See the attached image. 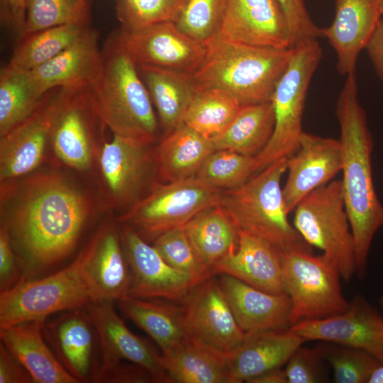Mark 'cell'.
<instances>
[{
  "label": "cell",
  "instance_id": "6",
  "mask_svg": "<svg viewBox=\"0 0 383 383\" xmlns=\"http://www.w3.org/2000/svg\"><path fill=\"white\" fill-rule=\"evenodd\" d=\"M287 158H282L255 173L242 185L221 193L219 204L238 231L255 235L280 252H312L288 219L281 179Z\"/></svg>",
  "mask_w": 383,
  "mask_h": 383
},
{
  "label": "cell",
  "instance_id": "50",
  "mask_svg": "<svg viewBox=\"0 0 383 383\" xmlns=\"http://www.w3.org/2000/svg\"><path fill=\"white\" fill-rule=\"evenodd\" d=\"M250 383H288L284 370L282 367L266 372L252 379Z\"/></svg>",
  "mask_w": 383,
  "mask_h": 383
},
{
  "label": "cell",
  "instance_id": "11",
  "mask_svg": "<svg viewBox=\"0 0 383 383\" xmlns=\"http://www.w3.org/2000/svg\"><path fill=\"white\" fill-rule=\"evenodd\" d=\"M113 302L99 299L85 306L97 332L100 348L99 364L93 382L125 364L143 367L155 382H169L162 355L128 329L116 313Z\"/></svg>",
  "mask_w": 383,
  "mask_h": 383
},
{
  "label": "cell",
  "instance_id": "20",
  "mask_svg": "<svg viewBox=\"0 0 383 383\" xmlns=\"http://www.w3.org/2000/svg\"><path fill=\"white\" fill-rule=\"evenodd\" d=\"M59 89L48 91L26 120L1 137V182L14 180L26 175L40 164L47 141L50 139Z\"/></svg>",
  "mask_w": 383,
  "mask_h": 383
},
{
  "label": "cell",
  "instance_id": "31",
  "mask_svg": "<svg viewBox=\"0 0 383 383\" xmlns=\"http://www.w3.org/2000/svg\"><path fill=\"white\" fill-rule=\"evenodd\" d=\"M274 123L271 101L242 105L227 127L210 139L215 150H230L255 157L270 140Z\"/></svg>",
  "mask_w": 383,
  "mask_h": 383
},
{
  "label": "cell",
  "instance_id": "1",
  "mask_svg": "<svg viewBox=\"0 0 383 383\" xmlns=\"http://www.w3.org/2000/svg\"><path fill=\"white\" fill-rule=\"evenodd\" d=\"M7 185L1 190V226L16 252L21 280L43 277L78 245L88 223V200L55 174Z\"/></svg>",
  "mask_w": 383,
  "mask_h": 383
},
{
  "label": "cell",
  "instance_id": "7",
  "mask_svg": "<svg viewBox=\"0 0 383 383\" xmlns=\"http://www.w3.org/2000/svg\"><path fill=\"white\" fill-rule=\"evenodd\" d=\"M322 57L317 39L305 40L292 47L289 65L271 99L274 131L267 145L255 157V173L279 159L289 157L297 150L304 132L302 118L309 87Z\"/></svg>",
  "mask_w": 383,
  "mask_h": 383
},
{
  "label": "cell",
  "instance_id": "16",
  "mask_svg": "<svg viewBox=\"0 0 383 383\" xmlns=\"http://www.w3.org/2000/svg\"><path fill=\"white\" fill-rule=\"evenodd\" d=\"M121 236L131 271L129 296L183 302L196 287L189 275L170 266L134 228L125 227Z\"/></svg>",
  "mask_w": 383,
  "mask_h": 383
},
{
  "label": "cell",
  "instance_id": "51",
  "mask_svg": "<svg viewBox=\"0 0 383 383\" xmlns=\"http://www.w3.org/2000/svg\"><path fill=\"white\" fill-rule=\"evenodd\" d=\"M369 383H383V362L374 371Z\"/></svg>",
  "mask_w": 383,
  "mask_h": 383
},
{
  "label": "cell",
  "instance_id": "43",
  "mask_svg": "<svg viewBox=\"0 0 383 383\" xmlns=\"http://www.w3.org/2000/svg\"><path fill=\"white\" fill-rule=\"evenodd\" d=\"M228 0H189L175 22L183 33L207 42L219 30Z\"/></svg>",
  "mask_w": 383,
  "mask_h": 383
},
{
  "label": "cell",
  "instance_id": "2",
  "mask_svg": "<svg viewBox=\"0 0 383 383\" xmlns=\"http://www.w3.org/2000/svg\"><path fill=\"white\" fill-rule=\"evenodd\" d=\"M335 116L340 131L343 192L355 242L356 274L362 276L373 237L383 225V206L373 183V143L365 111L358 99L355 74L346 76Z\"/></svg>",
  "mask_w": 383,
  "mask_h": 383
},
{
  "label": "cell",
  "instance_id": "28",
  "mask_svg": "<svg viewBox=\"0 0 383 383\" xmlns=\"http://www.w3.org/2000/svg\"><path fill=\"white\" fill-rule=\"evenodd\" d=\"M166 133L183 123L184 116L199 89L193 74L149 65H138Z\"/></svg>",
  "mask_w": 383,
  "mask_h": 383
},
{
  "label": "cell",
  "instance_id": "37",
  "mask_svg": "<svg viewBox=\"0 0 383 383\" xmlns=\"http://www.w3.org/2000/svg\"><path fill=\"white\" fill-rule=\"evenodd\" d=\"M242 104L220 89L199 88L183 119V123L211 138L222 132Z\"/></svg>",
  "mask_w": 383,
  "mask_h": 383
},
{
  "label": "cell",
  "instance_id": "47",
  "mask_svg": "<svg viewBox=\"0 0 383 383\" xmlns=\"http://www.w3.org/2000/svg\"><path fill=\"white\" fill-rule=\"evenodd\" d=\"M0 383H34L28 370L1 342Z\"/></svg>",
  "mask_w": 383,
  "mask_h": 383
},
{
  "label": "cell",
  "instance_id": "48",
  "mask_svg": "<svg viewBox=\"0 0 383 383\" xmlns=\"http://www.w3.org/2000/svg\"><path fill=\"white\" fill-rule=\"evenodd\" d=\"M27 0H1L3 19L9 23L21 37L23 35L26 18Z\"/></svg>",
  "mask_w": 383,
  "mask_h": 383
},
{
  "label": "cell",
  "instance_id": "30",
  "mask_svg": "<svg viewBox=\"0 0 383 383\" xmlns=\"http://www.w3.org/2000/svg\"><path fill=\"white\" fill-rule=\"evenodd\" d=\"M162 355L169 382L231 383L227 355L192 338Z\"/></svg>",
  "mask_w": 383,
  "mask_h": 383
},
{
  "label": "cell",
  "instance_id": "33",
  "mask_svg": "<svg viewBox=\"0 0 383 383\" xmlns=\"http://www.w3.org/2000/svg\"><path fill=\"white\" fill-rule=\"evenodd\" d=\"M214 150L210 138L182 123L166 133L159 145L160 174L168 182L194 177Z\"/></svg>",
  "mask_w": 383,
  "mask_h": 383
},
{
  "label": "cell",
  "instance_id": "40",
  "mask_svg": "<svg viewBox=\"0 0 383 383\" xmlns=\"http://www.w3.org/2000/svg\"><path fill=\"white\" fill-rule=\"evenodd\" d=\"M152 245L170 266L189 275L196 286L215 275L196 254L184 226L161 233L154 239Z\"/></svg>",
  "mask_w": 383,
  "mask_h": 383
},
{
  "label": "cell",
  "instance_id": "39",
  "mask_svg": "<svg viewBox=\"0 0 383 383\" xmlns=\"http://www.w3.org/2000/svg\"><path fill=\"white\" fill-rule=\"evenodd\" d=\"M255 173V157L216 150L204 160L195 177L213 188L227 190L242 185Z\"/></svg>",
  "mask_w": 383,
  "mask_h": 383
},
{
  "label": "cell",
  "instance_id": "23",
  "mask_svg": "<svg viewBox=\"0 0 383 383\" xmlns=\"http://www.w3.org/2000/svg\"><path fill=\"white\" fill-rule=\"evenodd\" d=\"M214 274H226L260 290L285 293L279 251L266 240L239 231L237 248L213 267Z\"/></svg>",
  "mask_w": 383,
  "mask_h": 383
},
{
  "label": "cell",
  "instance_id": "42",
  "mask_svg": "<svg viewBox=\"0 0 383 383\" xmlns=\"http://www.w3.org/2000/svg\"><path fill=\"white\" fill-rule=\"evenodd\" d=\"M189 0H117L116 15L123 29L176 22Z\"/></svg>",
  "mask_w": 383,
  "mask_h": 383
},
{
  "label": "cell",
  "instance_id": "13",
  "mask_svg": "<svg viewBox=\"0 0 383 383\" xmlns=\"http://www.w3.org/2000/svg\"><path fill=\"white\" fill-rule=\"evenodd\" d=\"M100 125L104 123L94 108L89 87L59 89L50 140L62 162L75 170L88 169L94 135Z\"/></svg>",
  "mask_w": 383,
  "mask_h": 383
},
{
  "label": "cell",
  "instance_id": "21",
  "mask_svg": "<svg viewBox=\"0 0 383 383\" xmlns=\"http://www.w3.org/2000/svg\"><path fill=\"white\" fill-rule=\"evenodd\" d=\"M379 0H335L331 24L321 28L337 57V70L348 76L355 74L358 57L365 49L382 16Z\"/></svg>",
  "mask_w": 383,
  "mask_h": 383
},
{
  "label": "cell",
  "instance_id": "27",
  "mask_svg": "<svg viewBox=\"0 0 383 383\" xmlns=\"http://www.w3.org/2000/svg\"><path fill=\"white\" fill-rule=\"evenodd\" d=\"M149 145L118 135L104 143L99 155L100 170L116 200L131 199L145 180L151 167Z\"/></svg>",
  "mask_w": 383,
  "mask_h": 383
},
{
  "label": "cell",
  "instance_id": "44",
  "mask_svg": "<svg viewBox=\"0 0 383 383\" xmlns=\"http://www.w3.org/2000/svg\"><path fill=\"white\" fill-rule=\"evenodd\" d=\"M323 361L325 360L316 347L311 349L301 345L289 357L284 369L288 383L323 382Z\"/></svg>",
  "mask_w": 383,
  "mask_h": 383
},
{
  "label": "cell",
  "instance_id": "22",
  "mask_svg": "<svg viewBox=\"0 0 383 383\" xmlns=\"http://www.w3.org/2000/svg\"><path fill=\"white\" fill-rule=\"evenodd\" d=\"M219 274L222 291L245 333L286 330L292 326V304L286 293L267 292L232 276Z\"/></svg>",
  "mask_w": 383,
  "mask_h": 383
},
{
  "label": "cell",
  "instance_id": "26",
  "mask_svg": "<svg viewBox=\"0 0 383 383\" xmlns=\"http://www.w3.org/2000/svg\"><path fill=\"white\" fill-rule=\"evenodd\" d=\"M46 319L0 327L1 343L23 365L34 383H79L60 363L43 333Z\"/></svg>",
  "mask_w": 383,
  "mask_h": 383
},
{
  "label": "cell",
  "instance_id": "53",
  "mask_svg": "<svg viewBox=\"0 0 383 383\" xmlns=\"http://www.w3.org/2000/svg\"><path fill=\"white\" fill-rule=\"evenodd\" d=\"M380 304H381V306H382V309H383V296H382V297L381 298Z\"/></svg>",
  "mask_w": 383,
  "mask_h": 383
},
{
  "label": "cell",
  "instance_id": "49",
  "mask_svg": "<svg viewBox=\"0 0 383 383\" xmlns=\"http://www.w3.org/2000/svg\"><path fill=\"white\" fill-rule=\"evenodd\" d=\"M365 49L376 70L383 81V18L379 21L377 26L368 40Z\"/></svg>",
  "mask_w": 383,
  "mask_h": 383
},
{
  "label": "cell",
  "instance_id": "35",
  "mask_svg": "<svg viewBox=\"0 0 383 383\" xmlns=\"http://www.w3.org/2000/svg\"><path fill=\"white\" fill-rule=\"evenodd\" d=\"M44 95L30 71L4 67L0 72V136L26 120Z\"/></svg>",
  "mask_w": 383,
  "mask_h": 383
},
{
  "label": "cell",
  "instance_id": "17",
  "mask_svg": "<svg viewBox=\"0 0 383 383\" xmlns=\"http://www.w3.org/2000/svg\"><path fill=\"white\" fill-rule=\"evenodd\" d=\"M58 313L45 321V339L62 366L79 383L93 382L100 348L97 332L85 307Z\"/></svg>",
  "mask_w": 383,
  "mask_h": 383
},
{
  "label": "cell",
  "instance_id": "24",
  "mask_svg": "<svg viewBox=\"0 0 383 383\" xmlns=\"http://www.w3.org/2000/svg\"><path fill=\"white\" fill-rule=\"evenodd\" d=\"M99 33L89 28L73 44L56 57L30 70L43 94L55 88L90 87L102 68Z\"/></svg>",
  "mask_w": 383,
  "mask_h": 383
},
{
  "label": "cell",
  "instance_id": "32",
  "mask_svg": "<svg viewBox=\"0 0 383 383\" xmlns=\"http://www.w3.org/2000/svg\"><path fill=\"white\" fill-rule=\"evenodd\" d=\"M91 260V271L101 299L118 301L129 295L131 271L122 236L112 225H101Z\"/></svg>",
  "mask_w": 383,
  "mask_h": 383
},
{
  "label": "cell",
  "instance_id": "3",
  "mask_svg": "<svg viewBox=\"0 0 383 383\" xmlns=\"http://www.w3.org/2000/svg\"><path fill=\"white\" fill-rule=\"evenodd\" d=\"M102 52V68L89 87L94 108L113 133L143 144L155 142L157 120L136 63L113 33Z\"/></svg>",
  "mask_w": 383,
  "mask_h": 383
},
{
  "label": "cell",
  "instance_id": "8",
  "mask_svg": "<svg viewBox=\"0 0 383 383\" xmlns=\"http://www.w3.org/2000/svg\"><path fill=\"white\" fill-rule=\"evenodd\" d=\"M293 226L311 247L321 250L350 281L356 273L355 242L341 180L333 179L305 196L294 210Z\"/></svg>",
  "mask_w": 383,
  "mask_h": 383
},
{
  "label": "cell",
  "instance_id": "19",
  "mask_svg": "<svg viewBox=\"0 0 383 383\" xmlns=\"http://www.w3.org/2000/svg\"><path fill=\"white\" fill-rule=\"evenodd\" d=\"M342 170L339 140L303 132L297 150L287 162V178L282 189L287 212L316 189L326 184Z\"/></svg>",
  "mask_w": 383,
  "mask_h": 383
},
{
  "label": "cell",
  "instance_id": "29",
  "mask_svg": "<svg viewBox=\"0 0 383 383\" xmlns=\"http://www.w3.org/2000/svg\"><path fill=\"white\" fill-rule=\"evenodd\" d=\"M159 299L127 296L118 301L123 314L145 331L163 355L178 348L189 338L183 306Z\"/></svg>",
  "mask_w": 383,
  "mask_h": 383
},
{
  "label": "cell",
  "instance_id": "52",
  "mask_svg": "<svg viewBox=\"0 0 383 383\" xmlns=\"http://www.w3.org/2000/svg\"><path fill=\"white\" fill-rule=\"evenodd\" d=\"M379 6L380 14L382 16L383 15V0L379 1Z\"/></svg>",
  "mask_w": 383,
  "mask_h": 383
},
{
  "label": "cell",
  "instance_id": "4",
  "mask_svg": "<svg viewBox=\"0 0 383 383\" xmlns=\"http://www.w3.org/2000/svg\"><path fill=\"white\" fill-rule=\"evenodd\" d=\"M206 43V58L193 74L196 84L226 91L242 105L271 101L292 55V48L251 46L215 36Z\"/></svg>",
  "mask_w": 383,
  "mask_h": 383
},
{
  "label": "cell",
  "instance_id": "5",
  "mask_svg": "<svg viewBox=\"0 0 383 383\" xmlns=\"http://www.w3.org/2000/svg\"><path fill=\"white\" fill-rule=\"evenodd\" d=\"M100 233L101 226L66 267L41 277L22 279L11 289L0 293V327L47 319L101 299L90 267Z\"/></svg>",
  "mask_w": 383,
  "mask_h": 383
},
{
  "label": "cell",
  "instance_id": "12",
  "mask_svg": "<svg viewBox=\"0 0 383 383\" xmlns=\"http://www.w3.org/2000/svg\"><path fill=\"white\" fill-rule=\"evenodd\" d=\"M126 51L136 65H149L194 74L207 53L205 42L187 35L174 21L117 32Z\"/></svg>",
  "mask_w": 383,
  "mask_h": 383
},
{
  "label": "cell",
  "instance_id": "45",
  "mask_svg": "<svg viewBox=\"0 0 383 383\" xmlns=\"http://www.w3.org/2000/svg\"><path fill=\"white\" fill-rule=\"evenodd\" d=\"M287 18L294 45L308 39L321 37V28L313 21L305 0H277Z\"/></svg>",
  "mask_w": 383,
  "mask_h": 383
},
{
  "label": "cell",
  "instance_id": "9",
  "mask_svg": "<svg viewBox=\"0 0 383 383\" xmlns=\"http://www.w3.org/2000/svg\"><path fill=\"white\" fill-rule=\"evenodd\" d=\"M279 252L285 293L292 304V326L325 318L345 311L349 306L340 286L336 265L323 254Z\"/></svg>",
  "mask_w": 383,
  "mask_h": 383
},
{
  "label": "cell",
  "instance_id": "38",
  "mask_svg": "<svg viewBox=\"0 0 383 383\" xmlns=\"http://www.w3.org/2000/svg\"><path fill=\"white\" fill-rule=\"evenodd\" d=\"M90 16V0H27L23 36L63 25L89 26Z\"/></svg>",
  "mask_w": 383,
  "mask_h": 383
},
{
  "label": "cell",
  "instance_id": "15",
  "mask_svg": "<svg viewBox=\"0 0 383 383\" xmlns=\"http://www.w3.org/2000/svg\"><path fill=\"white\" fill-rule=\"evenodd\" d=\"M182 306L190 338L226 355L244 340L245 333L214 277L195 287Z\"/></svg>",
  "mask_w": 383,
  "mask_h": 383
},
{
  "label": "cell",
  "instance_id": "34",
  "mask_svg": "<svg viewBox=\"0 0 383 383\" xmlns=\"http://www.w3.org/2000/svg\"><path fill=\"white\" fill-rule=\"evenodd\" d=\"M184 229L197 256L212 270L238 243L239 231L220 204L198 213Z\"/></svg>",
  "mask_w": 383,
  "mask_h": 383
},
{
  "label": "cell",
  "instance_id": "14",
  "mask_svg": "<svg viewBox=\"0 0 383 383\" xmlns=\"http://www.w3.org/2000/svg\"><path fill=\"white\" fill-rule=\"evenodd\" d=\"M289 329L305 341L320 340L363 350L383 362V317L362 296L354 297L341 313L299 321Z\"/></svg>",
  "mask_w": 383,
  "mask_h": 383
},
{
  "label": "cell",
  "instance_id": "10",
  "mask_svg": "<svg viewBox=\"0 0 383 383\" xmlns=\"http://www.w3.org/2000/svg\"><path fill=\"white\" fill-rule=\"evenodd\" d=\"M221 193L195 176L156 185L118 221L155 239L168 230L184 226L200 212L219 204Z\"/></svg>",
  "mask_w": 383,
  "mask_h": 383
},
{
  "label": "cell",
  "instance_id": "18",
  "mask_svg": "<svg viewBox=\"0 0 383 383\" xmlns=\"http://www.w3.org/2000/svg\"><path fill=\"white\" fill-rule=\"evenodd\" d=\"M215 37L256 47L287 49L294 46L287 18L277 0H228Z\"/></svg>",
  "mask_w": 383,
  "mask_h": 383
},
{
  "label": "cell",
  "instance_id": "36",
  "mask_svg": "<svg viewBox=\"0 0 383 383\" xmlns=\"http://www.w3.org/2000/svg\"><path fill=\"white\" fill-rule=\"evenodd\" d=\"M89 26L68 24L21 37L7 66L30 71L45 64L79 39Z\"/></svg>",
  "mask_w": 383,
  "mask_h": 383
},
{
  "label": "cell",
  "instance_id": "46",
  "mask_svg": "<svg viewBox=\"0 0 383 383\" xmlns=\"http://www.w3.org/2000/svg\"><path fill=\"white\" fill-rule=\"evenodd\" d=\"M22 275L18 259L6 229L0 230V293L16 286Z\"/></svg>",
  "mask_w": 383,
  "mask_h": 383
},
{
  "label": "cell",
  "instance_id": "41",
  "mask_svg": "<svg viewBox=\"0 0 383 383\" xmlns=\"http://www.w3.org/2000/svg\"><path fill=\"white\" fill-rule=\"evenodd\" d=\"M316 348L331 367L336 383L368 382L381 362L370 353L360 349L324 342Z\"/></svg>",
  "mask_w": 383,
  "mask_h": 383
},
{
  "label": "cell",
  "instance_id": "25",
  "mask_svg": "<svg viewBox=\"0 0 383 383\" xmlns=\"http://www.w3.org/2000/svg\"><path fill=\"white\" fill-rule=\"evenodd\" d=\"M304 342L289 328L245 333L241 344L227 355L231 383L248 382L282 367Z\"/></svg>",
  "mask_w": 383,
  "mask_h": 383
}]
</instances>
